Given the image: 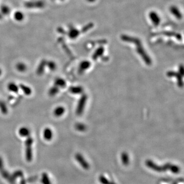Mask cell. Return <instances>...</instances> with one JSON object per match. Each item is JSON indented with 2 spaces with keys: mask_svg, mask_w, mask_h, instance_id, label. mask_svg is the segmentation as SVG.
Here are the masks:
<instances>
[{
  "mask_svg": "<svg viewBox=\"0 0 184 184\" xmlns=\"http://www.w3.org/2000/svg\"><path fill=\"white\" fill-rule=\"evenodd\" d=\"M33 139L31 136H29L27 138L25 142V144L26 146L25 155L27 161L28 162H30L32 159V146L33 143Z\"/></svg>",
  "mask_w": 184,
  "mask_h": 184,
  "instance_id": "1",
  "label": "cell"
},
{
  "mask_svg": "<svg viewBox=\"0 0 184 184\" xmlns=\"http://www.w3.org/2000/svg\"><path fill=\"white\" fill-rule=\"evenodd\" d=\"M145 165L149 168L157 172H164L167 170L165 164L164 166H160L151 160H147L145 162Z\"/></svg>",
  "mask_w": 184,
  "mask_h": 184,
  "instance_id": "2",
  "label": "cell"
},
{
  "mask_svg": "<svg viewBox=\"0 0 184 184\" xmlns=\"http://www.w3.org/2000/svg\"><path fill=\"white\" fill-rule=\"evenodd\" d=\"M88 99V97L86 95L84 94L81 96L78 102L77 106L76 113L77 115L80 116L84 112V109L85 108V105L86 104V101Z\"/></svg>",
  "mask_w": 184,
  "mask_h": 184,
  "instance_id": "3",
  "label": "cell"
},
{
  "mask_svg": "<svg viewBox=\"0 0 184 184\" xmlns=\"http://www.w3.org/2000/svg\"><path fill=\"white\" fill-rule=\"evenodd\" d=\"M45 3L42 0L30 1L25 3L24 6L28 9L33 8H42L44 7Z\"/></svg>",
  "mask_w": 184,
  "mask_h": 184,
  "instance_id": "4",
  "label": "cell"
},
{
  "mask_svg": "<svg viewBox=\"0 0 184 184\" xmlns=\"http://www.w3.org/2000/svg\"><path fill=\"white\" fill-rule=\"evenodd\" d=\"M75 159L78 162L79 165L81 166L82 167L84 168V169L88 170L90 169V165L87 161L86 160L84 156L81 154L79 153H77L75 155Z\"/></svg>",
  "mask_w": 184,
  "mask_h": 184,
  "instance_id": "5",
  "label": "cell"
},
{
  "mask_svg": "<svg viewBox=\"0 0 184 184\" xmlns=\"http://www.w3.org/2000/svg\"><path fill=\"white\" fill-rule=\"evenodd\" d=\"M0 173L4 179H7L8 181H9L10 183H11V175H10L9 173L4 168L2 159L1 157H0Z\"/></svg>",
  "mask_w": 184,
  "mask_h": 184,
  "instance_id": "6",
  "label": "cell"
},
{
  "mask_svg": "<svg viewBox=\"0 0 184 184\" xmlns=\"http://www.w3.org/2000/svg\"><path fill=\"white\" fill-rule=\"evenodd\" d=\"M47 60H41L36 69V74L38 75L41 76L43 74V73L45 72V67H47Z\"/></svg>",
  "mask_w": 184,
  "mask_h": 184,
  "instance_id": "7",
  "label": "cell"
},
{
  "mask_svg": "<svg viewBox=\"0 0 184 184\" xmlns=\"http://www.w3.org/2000/svg\"><path fill=\"white\" fill-rule=\"evenodd\" d=\"M168 76L169 77H177L178 84L180 87H182L183 86V82L182 80V76L179 74V73L174 72V71H169L167 73Z\"/></svg>",
  "mask_w": 184,
  "mask_h": 184,
  "instance_id": "8",
  "label": "cell"
},
{
  "mask_svg": "<svg viewBox=\"0 0 184 184\" xmlns=\"http://www.w3.org/2000/svg\"><path fill=\"white\" fill-rule=\"evenodd\" d=\"M91 67V62L89 61L84 60L80 64L78 69V72L80 74L83 73L86 70Z\"/></svg>",
  "mask_w": 184,
  "mask_h": 184,
  "instance_id": "9",
  "label": "cell"
},
{
  "mask_svg": "<svg viewBox=\"0 0 184 184\" xmlns=\"http://www.w3.org/2000/svg\"><path fill=\"white\" fill-rule=\"evenodd\" d=\"M43 138L47 141H51L53 138V132L50 128L46 127L43 129Z\"/></svg>",
  "mask_w": 184,
  "mask_h": 184,
  "instance_id": "10",
  "label": "cell"
},
{
  "mask_svg": "<svg viewBox=\"0 0 184 184\" xmlns=\"http://www.w3.org/2000/svg\"><path fill=\"white\" fill-rule=\"evenodd\" d=\"M30 130L27 127L23 126L21 127L19 130V134L20 136L22 137H26L27 138L29 136H30Z\"/></svg>",
  "mask_w": 184,
  "mask_h": 184,
  "instance_id": "11",
  "label": "cell"
},
{
  "mask_svg": "<svg viewBox=\"0 0 184 184\" xmlns=\"http://www.w3.org/2000/svg\"><path fill=\"white\" fill-rule=\"evenodd\" d=\"M149 17L155 25L157 26L160 23V17L155 12H151L149 14Z\"/></svg>",
  "mask_w": 184,
  "mask_h": 184,
  "instance_id": "12",
  "label": "cell"
},
{
  "mask_svg": "<svg viewBox=\"0 0 184 184\" xmlns=\"http://www.w3.org/2000/svg\"><path fill=\"white\" fill-rule=\"evenodd\" d=\"M65 108L62 106H59L55 108L53 111V114L55 117H60L65 114Z\"/></svg>",
  "mask_w": 184,
  "mask_h": 184,
  "instance_id": "13",
  "label": "cell"
},
{
  "mask_svg": "<svg viewBox=\"0 0 184 184\" xmlns=\"http://www.w3.org/2000/svg\"><path fill=\"white\" fill-rule=\"evenodd\" d=\"M69 90L73 94H80L83 93L84 88L80 86H72L70 87Z\"/></svg>",
  "mask_w": 184,
  "mask_h": 184,
  "instance_id": "14",
  "label": "cell"
},
{
  "mask_svg": "<svg viewBox=\"0 0 184 184\" xmlns=\"http://www.w3.org/2000/svg\"><path fill=\"white\" fill-rule=\"evenodd\" d=\"M121 161L122 164L127 166L129 165V157L128 154L126 152H123L121 155Z\"/></svg>",
  "mask_w": 184,
  "mask_h": 184,
  "instance_id": "15",
  "label": "cell"
},
{
  "mask_svg": "<svg viewBox=\"0 0 184 184\" xmlns=\"http://www.w3.org/2000/svg\"><path fill=\"white\" fill-rule=\"evenodd\" d=\"M66 81L62 78H57L54 81V86H58L59 88H64L66 86Z\"/></svg>",
  "mask_w": 184,
  "mask_h": 184,
  "instance_id": "16",
  "label": "cell"
},
{
  "mask_svg": "<svg viewBox=\"0 0 184 184\" xmlns=\"http://www.w3.org/2000/svg\"><path fill=\"white\" fill-rule=\"evenodd\" d=\"M79 34V31L74 28L70 29L68 32V36L71 39H75L76 38Z\"/></svg>",
  "mask_w": 184,
  "mask_h": 184,
  "instance_id": "17",
  "label": "cell"
},
{
  "mask_svg": "<svg viewBox=\"0 0 184 184\" xmlns=\"http://www.w3.org/2000/svg\"><path fill=\"white\" fill-rule=\"evenodd\" d=\"M19 88L22 90L23 92L26 95H30L32 91L31 88L29 86H27L23 84H21L19 85Z\"/></svg>",
  "mask_w": 184,
  "mask_h": 184,
  "instance_id": "18",
  "label": "cell"
},
{
  "mask_svg": "<svg viewBox=\"0 0 184 184\" xmlns=\"http://www.w3.org/2000/svg\"><path fill=\"white\" fill-rule=\"evenodd\" d=\"M8 89L10 92L17 93L19 90V87L15 82H10L7 86Z\"/></svg>",
  "mask_w": 184,
  "mask_h": 184,
  "instance_id": "19",
  "label": "cell"
},
{
  "mask_svg": "<svg viewBox=\"0 0 184 184\" xmlns=\"http://www.w3.org/2000/svg\"><path fill=\"white\" fill-rule=\"evenodd\" d=\"M60 92V88L58 86H55L54 85V86H52L49 90L48 91V95L51 97H53L56 95Z\"/></svg>",
  "mask_w": 184,
  "mask_h": 184,
  "instance_id": "20",
  "label": "cell"
},
{
  "mask_svg": "<svg viewBox=\"0 0 184 184\" xmlns=\"http://www.w3.org/2000/svg\"><path fill=\"white\" fill-rule=\"evenodd\" d=\"M99 181L101 184H117L113 181H109V179L103 175H100V177H99Z\"/></svg>",
  "mask_w": 184,
  "mask_h": 184,
  "instance_id": "21",
  "label": "cell"
},
{
  "mask_svg": "<svg viewBox=\"0 0 184 184\" xmlns=\"http://www.w3.org/2000/svg\"><path fill=\"white\" fill-rule=\"evenodd\" d=\"M23 173L21 171H15L13 175H11V184H14L15 183V179H17V178L21 177L23 176Z\"/></svg>",
  "mask_w": 184,
  "mask_h": 184,
  "instance_id": "22",
  "label": "cell"
},
{
  "mask_svg": "<svg viewBox=\"0 0 184 184\" xmlns=\"http://www.w3.org/2000/svg\"><path fill=\"white\" fill-rule=\"evenodd\" d=\"M24 13L21 11H17L14 13V18L18 22L22 21L24 19Z\"/></svg>",
  "mask_w": 184,
  "mask_h": 184,
  "instance_id": "23",
  "label": "cell"
},
{
  "mask_svg": "<svg viewBox=\"0 0 184 184\" xmlns=\"http://www.w3.org/2000/svg\"><path fill=\"white\" fill-rule=\"evenodd\" d=\"M16 69L19 72H24L27 69V67L23 62H19L16 65Z\"/></svg>",
  "mask_w": 184,
  "mask_h": 184,
  "instance_id": "24",
  "label": "cell"
},
{
  "mask_svg": "<svg viewBox=\"0 0 184 184\" xmlns=\"http://www.w3.org/2000/svg\"><path fill=\"white\" fill-rule=\"evenodd\" d=\"M168 170H169L171 172L173 173H177L179 172V166L177 165H174V164H171L170 163H169L168 164Z\"/></svg>",
  "mask_w": 184,
  "mask_h": 184,
  "instance_id": "25",
  "label": "cell"
},
{
  "mask_svg": "<svg viewBox=\"0 0 184 184\" xmlns=\"http://www.w3.org/2000/svg\"><path fill=\"white\" fill-rule=\"evenodd\" d=\"M41 182L43 184H52L50 179L46 173H43L41 176Z\"/></svg>",
  "mask_w": 184,
  "mask_h": 184,
  "instance_id": "26",
  "label": "cell"
},
{
  "mask_svg": "<svg viewBox=\"0 0 184 184\" xmlns=\"http://www.w3.org/2000/svg\"><path fill=\"white\" fill-rule=\"evenodd\" d=\"M0 110L3 114H7L8 113L7 105L5 102L2 100H0Z\"/></svg>",
  "mask_w": 184,
  "mask_h": 184,
  "instance_id": "27",
  "label": "cell"
},
{
  "mask_svg": "<svg viewBox=\"0 0 184 184\" xmlns=\"http://www.w3.org/2000/svg\"><path fill=\"white\" fill-rule=\"evenodd\" d=\"M0 11H1V13L2 15H9L10 13V9L9 7L5 5H2L1 6Z\"/></svg>",
  "mask_w": 184,
  "mask_h": 184,
  "instance_id": "28",
  "label": "cell"
},
{
  "mask_svg": "<svg viewBox=\"0 0 184 184\" xmlns=\"http://www.w3.org/2000/svg\"><path fill=\"white\" fill-rule=\"evenodd\" d=\"M47 67H48L50 71H54L56 69L57 65L54 62H53L52 60H50V61H47Z\"/></svg>",
  "mask_w": 184,
  "mask_h": 184,
  "instance_id": "29",
  "label": "cell"
},
{
  "mask_svg": "<svg viewBox=\"0 0 184 184\" xmlns=\"http://www.w3.org/2000/svg\"><path fill=\"white\" fill-rule=\"evenodd\" d=\"M103 52H104V49L103 48H100L96 50L95 53L93 55V59L94 60H96L99 57L103 54Z\"/></svg>",
  "mask_w": 184,
  "mask_h": 184,
  "instance_id": "30",
  "label": "cell"
},
{
  "mask_svg": "<svg viewBox=\"0 0 184 184\" xmlns=\"http://www.w3.org/2000/svg\"><path fill=\"white\" fill-rule=\"evenodd\" d=\"M170 11L172 14L175 15V16H176L178 18H181L182 17V15H181V13L179 12V10L175 7H171L170 8Z\"/></svg>",
  "mask_w": 184,
  "mask_h": 184,
  "instance_id": "31",
  "label": "cell"
},
{
  "mask_svg": "<svg viewBox=\"0 0 184 184\" xmlns=\"http://www.w3.org/2000/svg\"><path fill=\"white\" fill-rule=\"evenodd\" d=\"M75 128H76L77 130L80 131V132H83L84 130H85L86 128V126H85L84 124H82V123H76V124H75Z\"/></svg>",
  "mask_w": 184,
  "mask_h": 184,
  "instance_id": "32",
  "label": "cell"
},
{
  "mask_svg": "<svg viewBox=\"0 0 184 184\" xmlns=\"http://www.w3.org/2000/svg\"><path fill=\"white\" fill-rule=\"evenodd\" d=\"M179 73L182 75V76L184 75V68H183V66H179Z\"/></svg>",
  "mask_w": 184,
  "mask_h": 184,
  "instance_id": "33",
  "label": "cell"
},
{
  "mask_svg": "<svg viewBox=\"0 0 184 184\" xmlns=\"http://www.w3.org/2000/svg\"><path fill=\"white\" fill-rule=\"evenodd\" d=\"M21 184H26L25 181L24 180H22V181H21Z\"/></svg>",
  "mask_w": 184,
  "mask_h": 184,
  "instance_id": "34",
  "label": "cell"
},
{
  "mask_svg": "<svg viewBox=\"0 0 184 184\" xmlns=\"http://www.w3.org/2000/svg\"><path fill=\"white\" fill-rule=\"evenodd\" d=\"M89 2H94L95 0H87Z\"/></svg>",
  "mask_w": 184,
  "mask_h": 184,
  "instance_id": "35",
  "label": "cell"
},
{
  "mask_svg": "<svg viewBox=\"0 0 184 184\" xmlns=\"http://www.w3.org/2000/svg\"><path fill=\"white\" fill-rule=\"evenodd\" d=\"M3 18V15L0 12V19H2Z\"/></svg>",
  "mask_w": 184,
  "mask_h": 184,
  "instance_id": "36",
  "label": "cell"
},
{
  "mask_svg": "<svg viewBox=\"0 0 184 184\" xmlns=\"http://www.w3.org/2000/svg\"><path fill=\"white\" fill-rule=\"evenodd\" d=\"M2 70H1V69L0 68V76L1 75V74H2Z\"/></svg>",
  "mask_w": 184,
  "mask_h": 184,
  "instance_id": "37",
  "label": "cell"
},
{
  "mask_svg": "<svg viewBox=\"0 0 184 184\" xmlns=\"http://www.w3.org/2000/svg\"><path fill=\"white\" fill-rule=\"evenodd\" d=\"M53 1H54V0H53ZM60 1H64V0H60Z\"/></svg>",
  "mask_w": 184,
  "mask_h": 184,
  "instance_id": "38",
  "label": "cell"
}]
</instances>
